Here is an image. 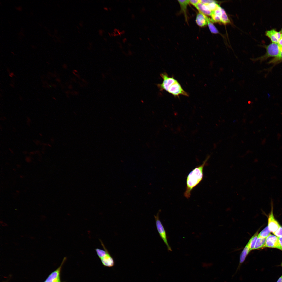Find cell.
<instances>
[{"label": "cell", "instance_id": "34", "mask_svg": "<svg viewBox=\"0 0 282 282\" xmlns=\"http://www.w3.org/2000/svg\"><path fill=\"white\" fill-rule=\"evenodd\" d=\"M7 71L9 73V74H10V70L9 69H8V68L7 69Z\"/></svg>", "mask_w": 282, "mask_h": 282}, {"label": "cell", "instance_id": "48", "mask_svg": "<svg viewBox=\"0 0 282 282\" xmlns=\"http://www.w3.org/2000/svg\"><path fill=\"white\" fill-rule=\"evenodd\" d=\"M140 38V40H142V39H141V38Z\"/></svg>", "mask_w": 282, "mask_h": 282}, {"label": "cell", "instance_id": "5", "mask_svg": "<svg viewBox=\"0 0 282 282\" xmlns=\"http://www.w3.org/2000/svg\"><path fill=\"white\" fill-rule=\"evenodd\" d=\"M160 76L163 81L161 83L157 84V85L161 91L164 90L167 91L169 87L177 80L173 77H169L165 72L160 74Z\"/></svg>", "mask_w": 282, "mask_h": 282}, {"label": "cell", "instance_id": "22", "mask_svg": "<svg viewBox=\"0 0 282 282\" xmlns=\"http://www.w3.org/2000/svg\"><path fill=\"white\" fill-rule=\"evenodd\" d=\"M278 237H282V227L280 226L279 228L273 233Z\"/></svg>", "mask_w": 282, "mask_h": 282}, {"label": "cell", "instance_id": "25", "mask_svg": "<svg viewBox=\"0 0 282 282\" xmlns=\"http://www.w3.org/2000/svg\"><path fill=\"white\" fill-rule=\"evenodd\" d=\"M15 8L16 10L19 11H21L22 10V8L21 6H19L18 7H16Z\"/></svg>", "mask_w": 282, "mask_h": 282}, {"label": "cell", "instance_id": "41", "mask_svg": "<svg viewBox=\"0 0 282 282\" xmlns=\"http://www.w3.org/2000/svg\"><path fill=\"white\" fill-rule=\"evenodd\" d=\"M109 9L110 10H111V7H109Z\"/></svg>", "mask_w": 282, "mask_h": 282}, {"label": "cell", "instance_id": "24", "mask_svg": "<svg viewBox=\"0 0 282 282\" xmlns=\"http://www.w3.org/2000/svg\"><path fill=\"white\" fill-rule=\"evenodd\" d=\"M189 1V3L195 7L200 2V0H190Z\"/></svg>", "mask_w": 282, "mask_h": 282}, {"label": "cell", "instance_id": "49", "mask_svg": "<svg viewBox=\"0 0 282 282\" xmlns=\"http://www.w3.org/2000/svg\"></svg>", "mask_w": 282, "mask_h": 282}, {"label": "cell", "instance_id": "21", "mask_svg": "<svg viewBox=\"0 0 282 282\" xmlns=\"http://www.w3.org/2000/svg\"><path fill=\"white\" fill-rule=\"evenodd\" d=\"M282 61V48L279 55L276 57H274L268 63H277Z\"/></svg>", "mask_w": 282, "mask_h": 282}, {"label": "cell", "instance_id": "29", "mask_svg": "<svg viewBox=\"0 0 282 282\" xmlns=\"http://www.w3.org/2000/svg\"><path fill=\"white\" fill-rule=\"evenodd\" d=\"M103 8L105 10H106L108 11V9L107 7H104Z\"/></svg>", "mask_w": 282, "mask_h": 282}, {"label": "cell", "instance_id": "44", "mask_svg": "<svg viewBox=\"0 0 282 282\" xmlns=\"http://www.w3.org/2000/svg\"><path fill=\"white\" fill-rule=\"evenodd\" d=\"M11 53H12V54H13V55H15V54H14V52H12V51H11Z\"/></svg>", "mask_w": 282, "mask_h": 282}, {"label": "cell", "instance_id": "4", "mask_svg": "<svg viewBox=\"0 0 282 282\" xmlns=\"http://www.w3.org/2000/svg\"><path fill=\"white\" fill-rule=\"evenodd\" d=\"M282 46L277 43H273L266 47V53L263 56L258 58L261 61L266 60L271 57H277L279 54Z\"/></svg>", "mask_w": 282, "mask_h": 282}, {"label": "cell", "instance_id": "14", "mask_svg": "<svg viewBox=\"0 0 282 282\" xmlns=\"http://www.w3.org/2000/svg\"><path fill=\"white\" fill-rule=\"evenodd\" d=\"M180 6L181 11L184 15L186 20H187V17L186 13L187 7L189 4V1L188 0H178Z\"/></svg>", "mask_w": 282, "mask_h": 282}, {"label": "cell", "instance_id": "10", "mask_svg": "<svg viewBox=\"0 0 282 282\" xmlns=\"http://www.w3.org/2000/svg\"><path fill=\"white\" fill-rule=\"evenodd\" d=\"M266 35L270 38L273 43H278L281 38V34L280 32H277L273 29L267 31Z\"/></svg>", "mask_w": 282, "mask_h": 282}, {"label": "cell", "instance_id": "27", "mask_svg": "<svg viewBox=\"0 0 282 282\" xmlns=\"http://www.w3.org/2000/svg\"><path fill=\"white\" fill-rule=\"evenodd\" d=\"M104 32V31L102 29H99V30L98 32L99 33L100 35L101 36L103 35V32Z\"/></svg>", "mask_w": 282, "mask_h": 282}, {"label": "cell", "instance_id": "38", "mask_svg": "<svg viewBox=\"0 0 282 282\" xmlns=\"http://www.w3.org/2000/svg\"><path fill=\"white\" fill-rule=\"evenodd\" d=\"M79 24V25H80V26H83V24H82V23H80V22Z\"/></svg>", "mask_w": 282, "mask_h": 282}, {"label": "cell", "instance_id": "6", "mask_svg": "<svg viewBox=\"0 0 282 282\" xmlns=\"http://www.w3.org/2000/svg\"><path fill=\"white\" fill-rule=\"evenodd\" d=\"M167 92L175 97H179L180 95L189 96L188 93L183 90L177 80L169 86Z\"/></svg>", "mask_w": 282, "mask_h": 282}, {"label": "cell", "instance_id": "40", "mask_svg": "<svg viewBox=\"0 0 282 282\" xmlns=\"http://www.w3.org/2000/svg\"><path fill=\"white\" fill-rule=\"evenodd\" d=\"M104 39L105 41H106L107 40L105 38H104Z\"/></svg>", "mask_w": 282, "mask_h": 282}, {"label": "cell", "instance_id": "16", "mask_svg": "<svg viewBox=\"0 0 282 282\" xmlns=\"http://www.w3.org/2000/svg\"><path fill=\"white\" fill-rule=\"evenodd\" d=\"M250 251L249 247L246 245L240 254L239 259L240 263H242L244 262Z\"/></svg>", "mask_w": 282, "mask_h": 282}, {"label": "cell", "instance_id": "9", "mask_svg": "<svg viewBox=\"0 0 282 282\" xmlns=\"http://www.w3.org/2000/svg\"><path fill=\"white\" fill-rule=\"evenodd\" d=\"M264 247L276 248L282 251V248L280 244L278 237L275 236L271 234L266 238Z\"/></svg>", "mask_w": 282, "mask_h": 282}, {"label": "cell", "instance_id": "30", "mask_svg": "<svg viewBox=\"0 0 282 282\" xmlns=\"http://www.w3.org/2000/svg\"><path fill=\"white\" fill-rule=\"evenodd\" d=\"M126 40H127L126 39V38H124L123 40V42H124V43L126 41Z\"/></svg>", "mask_w": 282, "mask_h": 282}, {"label": "cell", "instance_id": "42", "mask_svg": "<svg viewBox=\"0 0 282 282\" xmlns=\"http://www.w3.org/2000/svg\"><path fill=\"white\" fill-rule=\"evenodd\" d=\"M108 33V34H109V36H111V33H109H109Z\"/></svg>", "mask_w": 282, "mask_h": 282}, {"label": "cell", "instance_id": "15", "mask_svg": "<svg viewBox=\"0 0 282 282\" xmlns=\"http://www.w3.org/2000/svg\"><path fill=\"white\" fill-rule=\"evenodd\" d=\"M258 232H257L251 237L247 244V245L249 247L250 251L254 249L258 237Z\"/></svg>", "mask_w": 282, "mask_h": 282}, {"label": "cell", "instance_id": "45", "mask_svg": "<svg viewBox=\"0 0 282 282\" xmlns=\"http://www.w3.org/2000/svg\"><path fill=\"white\" fill-rule=\"evenodd\" d=\"M46 63H47V64H49V62H46Z\"/></svg>", "mask_w": 282, "mask_h": 282}, {"label": "cell", "instance_id": "43", "mask_svg": "<svg viewBox=\"0 0 282 282\" xmlns=\"http://www.w3.org/2000/svg\"><path fill=\"white\" fill-rule=\"evenodd\" d=\"M52 98H53V99H55V100H56V99L55 98V97H52Z\"/></svg>", "mask_w": 282, "mask_h": 282}, {"label": "cell", "instance_id": "17", "mask_svg": "<svg viewBox=\"0 0 282 282\" xmlns=\"http://www.w3.org/2000/svg\"><path fill=\"white\" fill-rule=\"evenodd\" d=\"M266 238L258 237L254 249H257L263 248L265 243Z\"/></svg>", "mask_w": 282, "mask_h": 282}, {"label": "cell", "instance_id": "12", "mask_svg": "<svg viewBox=\"0 0 282 282\" xmlns=\"http://www.w3.org/2000/svg\"><path fill=\"white\" fill-rule=\"evenodd\" d=\"M207 17L206 15L201 13H198L195 20L197 24L201 27L205 26L207 24Z\"/></svg>", "mask_w": 282, "mask_h": 282}, {"label": "cell", "instance_id": "23", "mask_svg": "<svg viewBox=\"0 0 282 282\" xmlns=\"http://www.w3.org/2000/svg\"><path fill=\"white\" fill-rule=\"evenodd\" d=\"M217 1L210 0H200V2L203 4H207L216 2Z\"/></svg>", "mask_w": 282, "mask_h": 282}, {"label": "cell", "instance_id": "39", "mask_svg": "<svg viewBox=\"0 0 282 282\" xmlns=\"http://www.w3.org/2000/svg\"><path fill=\"white\" fill-rule=\"evenodd\" d=\"M9 76L11 77H12L13 76L10 74H9Z\"/></svg>", "mask_w": 282, "mask_h": 282}, {"label": "cell", "instance_id": "37", "mask_svg": "<svg viewBox=\"0 0 282 282\" xmlns=\"http://www.w3.org/2000/svg\"><path fill=\"white\" fill-rule=\"evenodd\" d=\"M132 18H134V17H135V16H134V15L133 14H132Z\"/></svg>", "mask_w": 282, "mask_h": 282}, {"label": "cell", "instance_id": "46", "mask_svg": "<svg viewBox=\"0 0 282 282\" xmlns=\"http://www.w3.org/2000/svg\"><path fill=\"white\" fill-rule=\"evenodd\" d=\"M77 28H78V29H79V28L78 27V26H77Z\"/></svg>", "mask_w": 282, "mask_h": 282}, {"label": "cell", "instance_id": "18", "mask_svg": "<svg viewBox=\"0 0 282 282\" xmlns=\"http://www.w3.org/2000/svg\"><path fill=\"white\" fill-rule=\"evenodd\" d=\"M207 22L209 28L212 33L214 34H218L219 33V31L213 24L211 19L208 17L207 18Z\"/></svg>", "mask_w": 282, "mask_h": 282}, {"label": "cell", "instance_id": "8", "mask_svg": "<svg viewBox=\"0 0 282 282\" xmlns=\"http://www.w3.org/2000/svg\"><path fill=\"white\" fill-rule=\"evenodd\" d=\"M66 259V258L64 257L60 266L50 274L43 282H61L60 278V272L62 267Z\"/></svg>", "mask_w": 282, "mask_h": 282}, {"label": "cell", "instance_id": "19", "mask_svg": "<svg viewBox=\"0 0 282 282\" xmlns=\"http://www.w3.org/2000/svg\"><path fill=\"white\" fill-rule=\"evenodd\" d=\"M230 23V20L225 10L222 8L221 17V23L226 24Z\"/></svg>", "mask_w": 282, "mask_h": 282}, {"label": "cell", "instance_id": "1", "mask_svg": "<svg viewBox=\"0 0 282 282\" xmlns=\"http://www.w3.org/2000/svg\"><path fill=\"white\" fill-rule=\"evenodd\" d=\"M207 157L201 165L196 167L187 175L186 179V187L184 196L186 198H190L193 189L202 180L204 168L209 159Z\"/></svg>", "mask_w": 282, "mask_h": 282}, {"label": "cell", "instance_id": "47", "mask_svg": "<svg viewBox=\"0 0 282 282\" xmlns=\"http://www.w3.org/2000/svg\"><path fill=\"white\" fill-rule=\"evenodd\" d=\"M281 265L282 267V263H281Z\"/></svg>", "mask_w": 282, "mask_h": 282}, {"label": "cell", "instance_id": "20", "mask_svg": "<svg viewBox=\"0 0 282 282\" xmlns=\"http://www.w3.org/2000/svg\"><path fill=\"white\" fill-rule=\"evenodd\" d=\"M271 232L267 226L258 234V237L267 238L270 234Z\"/></svg>", "mask_w": 282, "mask_h": 282}, {"label": "cell", "instance_id": "31", "mask_svg": "<svg viewBox=\"0 0 282 282\" xmlns=\"http://www.w3.org/2000/svg\"><path fill=\"white\" fill-rule=\"evenodd\" d=\"M125 33V31H122L120 32L121 34H124Z\"/></svg>", "mask_w": 282, "mask_h": 282}, {"label": "cell", "instance_id": "28", "mask_svg": "<svg viewBox=\"0 0 282 282\" xmlns=\"http://www.w3.org/2000/svg\"><path fill=\"white\" fill-rule=\"evenodd\" d=\"M277 282H282V275L279 278Z\"/></svg>", "mask_w": 282, "mask_h": 282}, {"label": "cell", "instance_id": "35", "mask_svg": "<svg viewBox=\"0 0 282 282\" xmlns=\"http://www.w3.org/2000/svg\"><path fill=\"white\" fill-rule=\"evenodd\" d=\"M56 80L58 82H59L60 81V80L59 78H57L56 79Z\"/></svg>", "mask_w": 282, "mask_h": 282}, {"label": "cell", "instance_id": "11", "mask_svg": "<svg viewBox=\"0 0 282 282\" xmlns=\"http://www.w3.org/2000/svg\"><path fill=\"white\" fill-rule=\"evenodd\" d=\"M222 8L219 5L212 12L211 16L213 22L221 23V17L222 14Z\"/></svg>", "mask_w": 282, "mask_h": 282}, {"label": "cell", "instance_id": "3", "mask_svg": "<svg viewBox=\"0 0 282 282\" xmlns=\"http://www.w3.org/2000/svg\"><path fill=\"white\" fill-rule=\"evenodd\" d=\"M160 212L159 211L156 215H154L156 226L159 236L166 245L168 250L171 251L172 249L168 243L165 230L160 220Z\"/></svg>", "mask_w": 282, "mask_h": 282}, {"label": "cell", "instance_id": "36", "mask_svg": "<svg viewBox=\"0 0 282 282\" xmlns=\"http://www.w3.org/2000/svg\"><path fill=\"white\" fill-rule=\"evenodd\" d=\"M31 47L33 48H35L36 47L33 45H32Z\"/></svg>", "mask_w": 282, "mask_h": 282}, {"label": "cell", "instance_id": "32", "mask_svg": "<svg viewBox=\"0 0 282 282\" xmlns=\"http://www.w3.org/2000/svg\"><path fill=\"white\" fill-rule=\"evenodd\" d=\"M10 85L11 86V87H13V88H14V85H13V84H10Z\"/></svg>", "mask_w": 282, "mask_h": 282}, {"label": "cell", "instance_id": "7", "mask_svg": "<svg viewBox=\"0 0 282 282\" xmlns=\"http://www.w3.org/2000/svg\"><path fill=\"white\" fill-rule=\"evenodd\" d=\"M273 202L272 200H271V209L268 218V226L269 230L273 234L281 226L274 217L273 212Z\"/></svg>", "mask_w": 282, "mask_h": 282}, {"label": "cell", "instance_id": "26", "mask_svg": "<svg viewBox=\"0 0 282 282\" xmlns=\"http://www.w3.org/2000/svg\"><path fill=\"white\" fill-rule=\"evenodd\" d=\"M278 44L280 46H282V34L281 35V38L279 40Z\"/></svg>", "mask_w": 282, "mask_h": 282}, {"label": "cell", "instance_id": "2", "mask_svg": "<svg viewBox=\"0 0 282 282\" xmlns=\"http://www.w3.org/2000/svg\"><path fill=\"white\" fill-rule=\"evenodd\" d=\"M99 240L104 250L98 248L95 249V250L98 256L104 266L109 267H113L115 264V262L113 258L102 241L101 240Z\"/></svg>", "mask_w": 282, "mask_h": 282}, {"label": "cell", "instance_id": "13", "mask_svg": "<svg viewBox=\"0 0 282 282\" xmlns=\"http://www.w3.org/2000/svg\"><path fill=\"white\" fill-rule=\"evenodd\" d=\"M195 7L199 12L201 13L206 15L211 16L212 11L209 9L206 5L202 4L200 2Z\"/></svg>", "mask_w": 282, "mask_h": 282}, {"label": "cell", "instance_id": "33", "mask_svg": "<svg viewBox=\"0 0 282 282\" xmlns=\"http://www.w3.org/2000/svg\"><path fill=\"white\" fill-rule=\"evenodd\" d=\"M10 74L12 76H13L14 75V73L13 72H11L10 73Z\"/></svg>", "mask_w": 282, "mask_h": 282}]
</instances>
